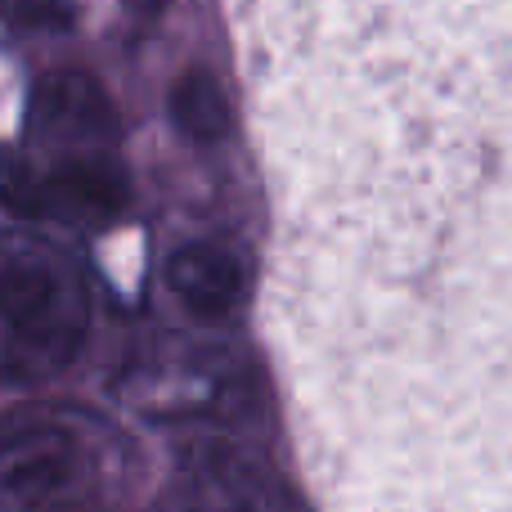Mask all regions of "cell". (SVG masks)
<instances>
[{
	"label": "cell",
	"mask_w": 512,
	"mask_h": 512,
	"mask_svg": "<svg viewBox=\"0 0 512 512\" xmlns=\"http://www.w3.org/2000/svg\"><path fill=\"white\" fill-rule=\"evenodd\" d=\"M90 328L81 270L50 243L14 248L0 261V364L9 378H54L77 360Z\"/></svg>",
	"instance_id": "1"
},
{
	"label": "cell",
	"mask_w": 512,
	"mask_h": 512,
	"mask_svg": "<svg viewBox=\"0 0 512 512\" xmlns=\"http://www.w3.org/2000/svg\"><path fill=\"white\" fill-rule=\"evenodd\" d=\"M86 472V441L59 414H0V508L23 512L68 495Z\"/></svg>",
	"instance_id": "2"
},
{
	"label": "cell",
	"mask_w": 512,
	"mask_h": 512,
	"mask_svg": "<svg viewBox=\"0 0 512 512\" xmlns=\"http://www.w3.org/2000/svg\"><path fill=\"white\" fill-rule=\"evenodd\" d=\"M27 131L36 144L86 153L113 135V104L86 72H50L27 99Z\"/></svg>",
	"instance_id": "3"
},
{
	"label": "cell",
	"mask_w": 512,
	"mask_h": 512,
	"mask_svg": "<svg viewBox=\"0 0 512 512\" xmlns=\"http://www.w3.org/2000/svg\"><path fill=\"white\" fill-rule=\"evenodd\" d=\"M131 203V185L126 171L113 153L86 149L68 153L41 171V216H63V221L81 225H113Z\"/></svg>",
	"instance_id": "4"
},
{
	"label": "cell",
	"mask_w": 512,
	"mask_h": 512,
	"mask_svg": "<svg viewBox=\"0 0 512 512\" xmlns=\"http://www.w3.org/2000/svg\"><path fill=\"white\" fill-rule=\"evenodd\" d=\"M167 279L194 315L221 319L243 301V261L216 243H189L171 256Z\"/></svg>",
	"instance_id": "5"
},
{
	"label": "cell",
	"mask_w": 512,
	"mask_h": 512,
	"mask_svg": "<svg viewBox=\"0 0 512 512\" xmlns=\"http://www.w3.org/2000/svg\"><path fill=\"white\" fill-rule=\"evenodd\" d=\"M171 117L198 144H216L230 135V99H225L221 81L203 68H189L171 86Z\"/></svg>",
	"instance_id": "6"
}]
</instances>
